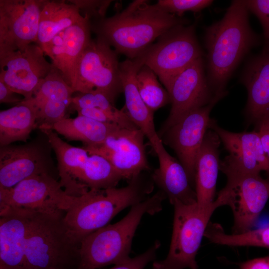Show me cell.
I'll return each instance as SVG.
<instances>
[{
    "mask_svg": "<svg viewBox=\"0 0 269 269\" xmlns=\"http://www.w3.org/2000/svg\"><path fill=\"white\" fill-rule=\"evenodd\" d=\"M33 210L0 209V269H22L25 238Z\"/></svg>",
    "mask_w": 269,
    "mask_h": 269,
    "instance_id": "cell-20",
    "label": "cell"
},
{
    "mask_svg": "<svg viewBox=\"0 0 269 269\" xmlns=\"http://www.w3.org/2000/svg\"><path fill=\"white\" fill-rule=\"evenodd\" d=\"M0 81V103L16 105L24 100Z\"/></svg>",
    "mask_w": 269,
    "mask_h": 269,
    "instance_id": "cell-38",
    "label": "cell"
},
{
    "mask_svg": "<svg viewBox=\"0 0 269 269\" xmlns=\"http://www.w3.org/2000/svg\"><path fill=\"white\" fill-rule=\"evenodd\" d=\"M188 23L186 19L145 0H134L111 17L91 22V31L97 37L129 59L139 56L172 28Z\"/></svg>",
    "mask_w": 269,
    "mask_h": 269,
    "instance_id": "cell-1",
    "label": "cell"
},
{
    "mask_svg": "<svg viewBox=\"0 0 269 269\" xmlns=\"http://www.w3.org/2000/svg\"><path fill=\"white\" fill-rule=\"evenodd\" d=\"M166 198L159 190L132 206L127 215L119 222L106 225L83 238L79 244L78 269H98L129 259L132 240L142 216L161 211L163 201Z\"/></svg>",
    "mask_w": 269,
    "mask_h": 269,
    "instance_id": "cell-4",
    "label": "cell"
},
{
    "mask_svg": "<svg viewBox=\"0 0 269 269\" xmlns=\"http://www.w3.org/2000/svg\"><path fill=\"white\" fill-rule=\"evenodd\" d=\"M69 2L76 5L83 16H87L91 22L105 17L108 7L112 1L106 0H70Z\"/></svg>",
    "mask_w": 269,
    "mask_h": 269,
    "instance_id": "cell-34",
    "label": "cell"
},
{
    "mask_svg": "<svg viewBox=\"0 0 269 269\" xmlns=\"http://www.w3.org/2000/svg\"><path fill=\"white\" fill-rule=\"evenodd\" d=\"M124 179L119 172L103 156L90 154L79 180L82 195L91 189L102 190L116 187Z\"/></svg>",
    "mask_w": 269,
    "mask_h": 269,
    "instance_id": "cell-29",
    "label": "cell"
},
{
    "mask_svg": "<svg viewBox=\"0 0 269 269\" xmlns=\"http://www.w3.org/2000/svg\"><path fill=\"white\" fill-rule=\"evenodd\" d=\"M91 21L83 16L41 47L69 86L76 62L91 39Z\"/></svg>",
    "mask_w": 269,
    "mask_h": 269,
    "instance_id": "cell-18",
    "label": "cell"
},
{
    "mask_svg": "<svg viewBox=\"0 0 269 269\" xmlns=\"http://www.w3.org/2000/svg\"><path fill=\"white\" fill-rule=\"evenodd\" d=\"M226 94L227 92L216 94L208 105L189 111L160 137L163 143L176 153L193 187L195 186L197 157L212 120L210 113Z\"/></svg>",
    "mask_w": 269,
    "mask_h": 269,
    "instance_id": "cell-11",
    "label": "cell"
},
{
    "mask_svg": "<svg viewBox=\"0 0 269 269\" xmlns=\"http://www.w3.org/2000/svg\"><path fill=\"white\" fill-rule=\"evenodd\" d=\"M54 68L41 48L32 43L0 56V81L24 100H29Z\"/></svg>",
    "mask_w": 269,
    "mask_h": 269,
    "instance_id": "cell-14",
    "label": "cell"
},
{
    "mask_svg": "<svg viewBox=\"0 0 269 269\" xmlns=\"http://www.w3.org/2000/svg\"><path fill=\"white\" fill-rule=\"evenodd\" d=\"M129 181L124 187L91 189L75 197L63 217L74 242L79 245L85 237L107 225L120 212L149 197L154 188L151 176L144 172Z\"/></svg>",
    "mask_w": 269,
    "mask_h": 269,
    "instance_id": "cell-3",
    "label": "cell"
},
{
    "mask_svg": "<svg viewBox=\"0 0 269 269\" xmlns=\"http://www.w3.org/2000/svg\"><path fill=\"white\" fill-rule=\"evenodd\" d=\"M160 242L156 240L154 243L143 253L126 261L115 265L109 269H144L150 262L156 258V252L160 247Z\"/></svg>",
    "mask_w": 269,
    "mask_h": 269,
    "instance_id": "cell-35",
    "label": "cell"
},
{
    "mask_svg": "<svg viewBox=\"0 0 269 269\" xmlns=\"http://www.w3.org/2000/svg\"><path fill=\"white\" fill-rule=\"evenodd\" d=\"M144 136L139 129L121 128L102 144L83 147L90 154L106 158L124 179L130 180L150 169L145 151Z\"/></svg>",
    "mask_w": 269,
    "mask_h": 269,
    "instance_id": "cell-16",
    "label": "cell"
},
{
    "mask_svg": "<svg viewBox=\"0 0 269 269\" xmlns=\"http://www.w3.org/2000/svg\"><path fill=\"white\" fill-rule=\"evenodd\" d=\"M249 10L259 19L266 42L269 40V0H244Z\"/></svg>",
    "mask_w": 269,
    "mask_h": 269,
    "instance_id": "cell-36",
    "label": "cell"
},
{
    "mask_svg": "<svg viewBox=\"0 0 269 269\" xmlns=\"http://www.w3.org/2000/svg\"><path fill=\"white\" fill-rule=\"evenodd\" d=\"M39 129L55 153L59 182L63 189L70 196H80L79 180L90 153L83 147L74 146L65 142L51 129L40 127Z\"/></svg>",
    "mask_w": 269,
    "mask_h": 269,
    "instance_id": "cell-24",
    "label": "cell"
},
{
    "mask_svg": "<svg viewBox=\"0 0 269 269\" xmlns=\"http://www.w3.org/2000/svg\"><path fill=\"white\" fill-rule=\"evenodd\" d=\"M40 142L0 147V189L10 188L31 176L50 173V154Z\"/></svg>",
    "mask_w": 269,
    "mask_h": 269,
    "instance_id": "cell-17",
    "label": "cell"
},
{
    "mask_svg": "<svg viewBox=\"0 0 269 269\" xmlns=\"http://www.w3.org/2000/svg\"><path fill=\"white\" fill-rule=\"evenodd\" d=\"M245 1L233 0L223 18L206 27L207 77L215 95L226 92L227 83L238 65L260 42L252 29Z\"/></svg>",
    "mask_w": 269,
    "mask_h": 269,
    "instance_id": "cell-2",
    "label": "cell"
},
{
    "mask_svg": "<svg viewBox=\"0 0 269 269\" xmlns=\"http://www.w3.org/2000/svg\"><path fill=\"white\" fill-rule=\"evenodd\" d=\"M139 94L147 107L152 112L170 103L168 92L162 87L154 72L143 65L136 73Z\"/></svg>",
    "mask_w": 269,
    "mask_h": 269,
    "instance_id": "cell-31",
    "label": "cell"
},
{
    "mask_svg": "<svg viewBox=\"0 0 269 269\" xmlns=\"http://www.w3.org/2000/svg\"><path fill=\"white\" fill-rule=\"evenodd\" d=\"M165 88L170 96L171 108L157 133L160 138L184 115L193 109L208 105L216 95L209 84L203 57L178 73Z\"/></svg>",
    "mask_w": 269,
    "mask_h": 269,
    "instance_id": "cell-12",
    "label": "cell"
},
{
    "mask_svg": "<svg viewBox=\"0 0 269 269\" xmlns=\"http://www.w3.org/2000/svg\"><path fill=\"white\" fill-rule=\"evenodd\" d=\"M151 146L159 161L158 168L151 175L154 184L172 205L177 202L185 205L197 203L195 190L181 163L166 150L159 137Z\"/></svg>",
    "mask_w": 269,
    "mask_h": 269,
    "instance_id": "cell-19",
    "label": "cell"
},
{
    "mask_svg": "<svg viewBox=\"0 0 269 269\" xmlns=\"http://www.w3.org/2000/svg\"><path fill=\"white\" fill-rule=\"evenodd\" d=\"M83 17L78 7L68 0H45L40 14L36 44L41 47Z\"/></svg>",
    "mask_w": 269,
    "mask_h": 269,
    "instance_id": "cell-28",
    "label": "cell"
},
{
    "mask_svg": "<svg viewBox=\"0 0 269 269\" xmlns=\"http://www.w3.org/2000/svg\"><path fill=\"white\" fill-rule=\"evenodd\" d=\"M74 91L61 73L53 69L29 99L37 111L38 127H50L65 118Z\"/></svg>",
    "mask_w": 269,
    "mask_h": 269,
    "instance_id": "cell-21",
    "label": "cell"
},
{
    "mask_svg": "<svg viewBox=\"0 0 269 269\" xmlns=\"http://www.w3.org/2000/svg\"><path fill=\"white\" fill-rule=\"evenodd\" d=\"M256 124L258 129L256 131L259 135L264 152L269 162V116L260 119Z\"/></svg>",
    "mask_w": 269,
    "mask_h": 269,
    "instance_id": "cell-37",
    "label": "cell"
},
{
    "mask_svg": "<svg viewBox=\"0 0 269 269\" xmlns=\"http://www.w3.org/2000/svg\"><path fill=\"white\" fill-rule=\"evenodd\" d=\"M240 269H269V256L241 263Z\"/></svg>",
    "mask_w": 269,
    "mask_h": 269,
    "instance_id": "cell-39",
    "label": "cell"
},
{
    "mask_svg": "<svg viewBox=\"0 0 269 269\" xmlns=\"http://www.w3.org/2000/svg\"><path fill=\"white\" fill-rule=\"evenodd\" d=\"M225 186L216 201L228 205L234 216L233 234L252 229L269 199V179L260 174H227Z\"/></svg>",
    "mask_w": 269,
    "mask_h": 269,
    "instance_id": "cell-9",
    "label": "cell"
},
{
    "mask_svg": "<svg viewBox=\"0 0 269 269\" xmlns=\"http://www.w3.org/2000/svg\"><path fill=\"white\" fill-rule=\"evenodd\" d=\"M213 2L210 0H159L156 4L164 11L180 16L186 11L199 12Z\"/></svg>",
    "mask_w": 269,
    "mask_h": 269,
    "instance_id": "cell-33",
    "label": "cell"
},
{
    "mask_svg": "<svg viewBox=\"0 0 269 269\" xmlns=\"http://www.w3.org/2000/svg\"><path fill=\"white\" fill-rule=\"evenodd\" d=\"M209 129L219 136L229 154L220 162V170L227 174L269 173V162L258 132L233 133L220 127L212 120Z\"/></svg>",
    "mask_w": 269,
    "mask_h": 269,
    "instance_id": "cell-15",
    "label": "cell"
},
{
    "mask_svg": "<svg viewBox=\"0 0 269 269\" xmlns=\"http://www.w3.org/2000/svg\"><path fill=\"white\" fill-rule=\"evenodd\" d=\"M204 237L218 245L269 248V224L239 234H228L220 224L209 222Z\"/></svg>",
    "mask_w": 269,
    "mask_h": 269,
    "instance_id": "cell-30",
    "label": "cell"
},
{
    "mask_svg": "<svg viewBox=\"0 0 269 269\" xmlns=\"http://www.w3.org/2000/svg\"><path fill=\"white\" fill-rule=\"evenodd\" d=\"M265 49L269 50V40L268 42H266Z\"/></svg>",
    "mask_w": 269,
    "mask_h": 269,
    "instance_id": "cell-40",
    "label": "cell"
},
{
    "mask_svg": "<svg viewBox=\"0 0 269 269\" xmlns=\"http://www.w3.org/2000/svg\"><path fill=\"white\" fill-rule=\"evenodd\" d=\"M241 82L248 91L245 113L256 123L269 116V50L252 58L247 64Z\"/></svg>",
    "mask_w": 269,
    "mask_h": 269,
    "instance_id": "cell-23",
    "label": "cell"
},
{
    "mask_svg": "<svg viewBox=\"0 0 269 269\" xmlns=\"http://www.w3.org/2000/svg\"><path fill=\"white\" fill-rule=\"evenodd\" d=\"M173 230L169 250L164 260L154 261L152 269H198L196 260L203 237L215 210L220 207L216 200L206 208L197 203L175 202Z\"/></svg>",
    "mask_w": 269,
    "mask_h": 269,
    "instance_id": "cell-6",
    "label": "cell"
},
{
    "mask_svg": "<svg viewBox=\"0 0 269 269\" xmlns=\"http://www.w3.org/2000/svg\"><path fill=\"white\" fill-rule=\"evenodd\" d=\"M72 109L77 110L86 108H98L113 115L134 129H138L133 122L125 110H119L105 94L94 91L89 93H78L72 99Z\"/></svg>",
    "mask_w": 269,
    "mask_h": 269,
    "instance_id": "cell-32",
    "label": "cell"
},
{
    "mask_svg": "<svg viewBox=\"0 0 269 269\" xmlns=\"http://www.w3.org/2000/svg\"><path fill=\"white\" fill-rule=\"evenodd\" d=\"M195 27V23L175 27L143 52L144 65L154 72L164 87L178 73L203 57Z\"/></svg>",
    "mask_w": 269,
    "mask_h": 269,
    "instance_id": "cell-8",
    "label": "cell"
},
{
    "mask_svg": "<svg viewBox=\"0 0 269 269\" xmlns=\"http://www.w3.org/2000/svg\"><path fill=\"white\" fill-rule=\"evenodd\" d=\"M64 215L33 211L25 238L22 269H78L79 245L69 236Z\"/></svg>",
    "mask_w": 269,
    "mask_h": 269,
    "instance_id": "cell-5",
    "label": "cell"
},
{
    "mask_svg": "<svg viewBox=\"0 0 269 269\" xmlns=\"http://www.w3.org/2000/svg\"><path fill=\"white\" fill-rule=\"evenodd\" d=\"M46 128L53 130L69 141H80L85 146L102 144L110 135L123 128L114 123H104L81 115L74 118H65Z\"/></svg>",
    "mask_w": 269,
    "mask_h": 269,
    "instance_id": "cell-26",
    "label": "cell"
},
{
    "mask_svg": "<svg viewBox=\"0 0 269 269\" xmlns=\"http://www.w3.org/2000/svg\"><path fill=\"white\" fill-rule=\"evenodd\" d=\"M45 0H0V56L36 43Z\"/></svg>",
    "mask_w": 269,
    "mask_h": 269,
    "instance_id": "cell-13",
    "label": "cell"
},
{
    "mask_svg": "<svg viewBox=\"0 0 269 269\" xmlns=\"http://www.w3.org/2000/svg\"><path fill=\"white\" fill-rule=\"evenodd\" d=\"M118 53L102 38L92 39L77 59L70 86L74 92L97 91L113 103L123 92Z\"/></svg>",
    "mask_w": 269,
    "mask_h": 269,
    "instance_id": "cell-7",
    "label": "cell"
},
{
    "mask_svg": "<svg viewBox=\"0 0 269 269\" xmlns=\"http://www.w3.org/2000/svg\"><path fill=\"white\" fill-rule=\"evenodd\" d=\"M144 64L143 53L134 59L120 63V77L125 97V111L136 127L144 134L152 146L159 137L155 128L153 113L139 94L136 73Z\"/></svg>",
    "mask_w": 269,
    "mask_h": 269,
    "instance_id": "cell-22",
    "label": "cell"
},
{
    "mask_svg": "<svg viewBox=\"0 0 269 269\" xmlns=\"http://www.w3.org/2000/svg\"><path fill=\"white\" fill-rule=\"evenodd\" d=\"M75 197L67 195L50 173L29 177L8 189H0V209L21 208L48 214L64 213Z\"/></svg>",
    "mask_w": 269,
    "mask_h": 269,
    "instance_id": "cell-10",
    "label": "cell"
},
{
    "mask_svg": "<svg viewBox=\"0 0 269 269\" xmlns=\"http://www.w3.org/2000/svg\"><path fill=\"white\" fill-rule=\"evenodd\" d=\"M38 127L36 110L29 100L0 112V146L15 141L27 142L32 131Z\"/></svg>",
    "mask_w": 269,
    "mask_h": 269,
    "instance_id": "cell-27",
    "label": "cell"
},
{
    "mask_svg": "<svg viewBox=\"0 0 269 269\" xmlns=\"http://www.w3.org/2000/svg\"><path fill=\"white\" fill-rule=\"evenodd\" d=\"M218 134L209 129L204 136L196 161L195 190L197 204L201 208L211 205L216 192L220 170L219 146Z\"/></svg>",
    "mask_w": 269,
    "mask_h": 269,
    "instance_id": "cell-25",
    "label": "cell"
},
{
    "mask_svg": "<svg viewBox=\"0 0 269 269\" xmlns=\"http://www.w3.org/2000/svg\"></svg>",
    "mask_w": 269,
    "mask_h": 269,
    "instance_id": "cell-41",
    "label": "cell"
}]
</instances>
